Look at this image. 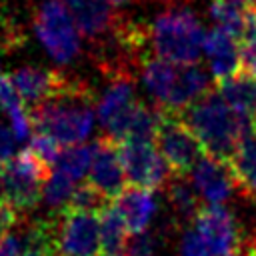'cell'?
<instances>
[{
    "label": "cell",
    "mask_w": 256,
    "mask_h": 256,
    "mask_svg": "<svg viewBox=\"0 0 256 256\" xmlns=\"http://www.w3.org/2000/svg\"><path fill=\"white\" fill-rule=\"evenodd\" d=\"M180 114L196 132L204 150L226 162L246 130L252 128V120L228 104L220 92H206Z\"/></svg>",
    "instance_id": "cell-1"
},
{
    "label": "cell",
    "mask_w": 256,
    "mask_h": 256,
    "mask_svg": "<svg viewBox=\"0 0 256 256\" xmlns=\"http://www.w3.org/2000/svg\"><path fill=\"white\" fill-rule=\"evenodd\" d=\"M92 94L82 84L72 80L68 88L56 96L32 106L30 116L34 128L50 134L62 146H74L84 142L94 126Z\"/></svg>",
    "instance_id": "cell-2"
},
{
    "label": "cell",
    "mask_w": 256,
    "mask_h": 256,
    "mask_svg": "<svg viewBox=\"0 0 256 256\" xmlns=\"http://www.w3.org/2000/svg\"><path fill=\"white\" fill-rule=\"evenodd\" d=\"M204 30L190 10H168L148 26L154 54L178 66L196 64L204 52Z\"/></svg>",
    "instance_id": "cell-3"
},
{
    "label": "cell",
    "mask_w": 256,
    "mask_h": 256,
    "mask_svg": "<svg viewBox=\"0 0 256 256\" xmlns=\"http://www.w3.org/2000/svg\"><path fill=\"white\" fill-rule=\"evenodd\" d=\"M52 168L46 166L30 148L12 156L0 166V194L14 210H28L44 196V184Z\"/></svg>",
    "instance_id": "cell-4"
},
{
    "label": "cell",
    "mask_w": 256,
    "mask_h": 256,
    "mask_svg": "<svg viewBox=\"0 0 256 256\" xmlns=\"http://www.w3.org/2000/svg\"><path fill=\"white\" fill-rule=\"evenodd\" d=\"M78 24L64 0H44L34 12V32L42 48L58 64L72 62L80 52Z\"/></svg>",
    "instance_id": "cell-5"
},
{
    "label": "cell",
    "mask_w": 256,
    "mask_h": 256,
    "mask_svg": "<svg viewBox=\"0 0 256 256\" xmlns=\"http://www.w3.org/2000/svg\"><path fill=\"white\" fill-rule=\"evenodd\" d=\"M158 108H160V122L156 132L158 150L162 152L174 174L186 176L188 172H192L196 162L206 154V150L180 112L162 106Z\"/></svg>",
    "instance_id": "cell-6"
},
{
    "label": "cell",
    "mask_w": 256,
    "mask_h": 256,
    "mask_svg": "<svg viewBox=\"0 0 256 256\" xmlns=\"http://www.w3.org/2000/svg\"><path fill=\"white\" fill-rule=\"evenodd\" d=\"M54 226L58 256H102L100 218L96 212L62 208Z\"/></svg>",
    "instance_id": "cell-7"
},
{
    "label": "cell",
    "mask_w": 256,
    "mask_h": 256,
    "mask_svg": "<svg viewBox=\"0 0 256 256\" xmlns=\"http://www.w3.org/2000/svg\"><path fill=\"white\" fill-rule=\"evenodd\" d=\"M120 160L126 180L142 188H162L170 180V166L154 142L146 140H122L118 142Z\"/></svg>",
    "instance_id": "cell-8"
},
{
    "label": "cell",
    "mask_w": 256,
    "mask_h": 256,
    "mask_svg": "<svg viewBox=\"0 0 256 256\" xmlns=\"http://www.w3.org/2000/svg\"><path fill=\"white\" fill-rule=\"evenodd\" d=\"M138 106L132 76H114L98 100V120L106 136L116 142L126 140Z\"/></svg>",
    "instance_id": "cell-9"
},
{
    "label": "cell",
    "mask_w": 256,
    "mask_h": 256,
    "mask_svg": "<svg viewBox=\"0 0 256 256\" xmlns=\"http://www.w3.org/2000/svg\"><path fill=\"white\" fill-rule=\"evenodd\" d=\"M88 182L94 184L108 200L116 198L126 188V174L120 160L118 142L112 140L110 136H102L94 142Z\"/></svg>",
    "instance_id": "cell-10"
},
{
    "label": "cell",
    "mask_w": 256,
    "mask_h": 256,
    "mask_svg": "<svg viewBox=\"0 0 256 256\" xmlns=\"http://www.w3.org/2000/svg\"><path fill=\"white\" fill-rule=\"evenodd\" d=\"M196 232L204 238L214 256H228L238 246V226L232 212L220 204L200 206L196 218Z\"/></svg>",
    "instance_id": "cell-11"
},
{
    "label": "cell",
    "mask_w": 256,
    "mask_h": 256,
    "mask_svg": "<svg viewBox=\"0 0 256 256\" xmlns=\"http://www.w3.org/2000/svg\"><path fill=\"white\" fill-rule=\"evenodd\" d=\"M192 182L206 204H224L236 188L228 162L208 152L192 168Z\"/></svg>",
    "instance_id": "cell-12"
},
{
    "label": "cell",
    "mask_w": 256,
    "mask_h": 256,
    "mask_svg": "<svg viewBox=\"0 0 256 256\" xmlns=\"http://www.w3.org/2000/svg\"><path fill=\"white\" fill-rule=\"evenodd\" d=\"M12 80L18 88L20 96L24 98V102L30 106H36V104L56 96L58 92L68 88V84L72 82V80L64 78L60 72L40 68V66H22L12 74Z\"/></svg>",
    "instance_id": "cell-13"
},
{
    "label": "cell",
    "mask_w": 256,
    "mask_h": 256,
    "mask_svg": "<svg viewBox=\"0 0 256 256\" xmlns=\"http://www.w3.org/2000/svg\"><path fill=\"white\" fill-rule=\"evenodd\" d=\"M80 32L90 40H100L114 30L118 18L110 0H64Z\"/></svg>",
    "instance_id": "cell-14"
},
{
    "label": "cell",
    "mask_w": 256,
    "mask_h": 256,
    "mask_svg": "<svg viewBox=\"0 0 256 256\" xmlns=\"http://www.w3.org/2000/svg\"><path fill=\"white\" fill-rule=\"evenodd\" d=\"M114 206L120 210L128 232L132 234H140L146 232V228L150 226L154 214H156V200L152 196L150 188H142V186H126L116 198H114Z\"/></svg>",
    "instance_id": "cell-15"
},
{
    "label": "cell",
    "mask_w": 256,
    "mask_h": 256,
    "mask_svg": "<svg viewBox=\"0 0 256 256\" xmlns=\"http://www.w3.org/2000/svg\"><path fill=\"white\" fill-rule=\"evenodd\" d=\"M204 54L210 60V72L216 80L228 78L242 68L238 38L218 26L204 36Z\"/></svg>",
    "instance_id": "cell-16"
},
{
    "label": "cell",
    "mask_w": 256,
    "mask_h": 256,
    "mask_svg": "<svg viewBox=\"0 0 256 256\" xmlns=\"http://www.w3.org/2000/svg\"><path fill=\"white\" fill-rule=\"evenodd\" d=\"M228 166L232 170L236 188L240 192L256 202V130L254 126L246 130V134L240 138L234 154L228 160Z\"/></svg>",
    "instance_id": "cell-17"
},
{
    "label": "cell",
    "mask_w": 256,
    "mask_h": 256,
    "mask_svg": "<svg viewBox=\"0 0 256 256\" xmlns=\"http://www.w3.org/2000/svg\"><path fill=\"white\" fill-rule=\"evenodd\" d=\"M178 74H180L178 64H172V62L162 60L158 56L150 58V60H144L142 82H144V88L156 100L158 106L168 108L170 98H172L174 88H176V82H178Z\"/></svg>",
    "instance_id": "cell-18"
},
{
    "label": "cell",
    "mask_w": 256,
    "mask_h": 256,
    "mask_svg": "<svg viewBox=\"0 0 256 256\" xmlns=\"http://www.w3.org/2000/svg\"><path fill=\"white\" fill-rule=\"evenodd\" d=\"M216 90L238 112L246 114L252 122L256 120V76L254 74L240 68L232 76L216 80Z\"/></svg>",
    "instance_id": "cell-19"
},
{
    "label": "cell",
    "mask_w": 256,
    "mask_h": 256,
    "mask_svg": "<svg viewBox=\"0 0 256 256\" xmlns=\"http://www.w3.org/2000/svg\"><path fill=\"white\" fill-rule=\"evenodd\" d=\"M208 88H210L208 74L200 66H196V64L180 66L178 82H176L174 94L170 98L168 110L182 112L186 106H190L192 102H196L198 98H202L208 92Z\"/></svg>",
    "instance_id": "cell-20"
},
{
    "label": "cell",
    "mask_w": 256,
    "mask_h": 256,
    "mask_svg": "<svg viewBox=\"0 0 256 256\" xmlns=\"http://www.w3.org/2000/svg\"><path fill=\"white\" fill-rule=\"evenodd\" d=\"M100 240H102V256H122L128 244V226L120 214V210L112 204H106L100 212Z\"/></svg>",
    "instance_id": "cell-21"
},
{
    "label": "cell",
    "mask_w": 256,
    "mask_h": 256,
    "mask_svg": "<svg viewBox=\"0 0 256 256\" xmlns=\"http://www.w3.org/2000/svg\"><path fill=\"white\" fill-rule=\"evenodd\" d=\"M198 190L192 188V184H188L184 180V176H178L168 180V200L172 204V208L176 210L178 216L182 218H196L198 210H200V200H198Z\"/></svg>",
    "instance_id": "cell-22"
},
{
    "label": "cell",
    "mask_w": 256,
    "mask_h": 256,
    "mask_svg": "<svg viewBox=\"0 0 256 256\" xmlns=\"http://www.w3.org/2000/svg\"><path fill=\"white\" fill-rule=\"evenodd\" d=\"M74 188H76V178L64 172L62 168L54 166L44 184V200L50 208H66Z\"/></svg>",
    "instance_id": "cell-23"
},
{
    "label": "cell",
    "mask_w": 256,
    "mask_h": 256,
    "mask_svg": "<svg viewBox=\"0 0 256 256\" xmlns=\"http://www.w3.org/2000/svg\"><path fill=\"white\" fill-rule=\"evenodd\" d=\"M92 154H94V144H74V146H66V150L60 154L58 162L54 166L62 168L64 172H68L70 176H74L76 180H80L92 164Z\"/></svg>",
    "instance_id": "cell-24"
},
{
    "label": "cell",
    "mask_w": 256,
    "mask_h": 256,
    "mask_svg": "<svg viewBox=\"0 0 256 256\" xmlns=\"http://www.w3.org/2000/svg\"><path fill=\"white\" fill-rule=\"evenodd\" d=\"M106 204H110V200L94 184L84 182V184L74 188L66 208H70V210H86V212H100Z\"/></svg>",
    "instance_id": "cell-25"
},
{
    "label": "cell",
    "mask_w": 256,
    "mask_h": 256,
    "mask_svg": "<svg viewBox=\"0 0 256 256\" xmlns=\"http://www.w3.org/2000/svg\"><path fill=\"white\" fill-rule=\"evenodd\" d=\"M60 142L56 140V138H52L50 134H46V132H40V130H36L32 136H30V144H28V148L46 164V166H50V168H54V164L58 162V158H60Z\"/></svg>",
    "instance_id": "cell-26"
},
{
    "label": "cell",
    "mask_w": 256,
    "mask_h": 256,
    "mask_svg": "<svg viewBox=\"0 0 256 256\" xmlns=\"http://www.w3.org/2000/svg\"><path fill=\"white\" fill-rule=\"evenodd\" d=\"M0 108L8 116L24 110V98L20 96L12 76H6V74H0Z\"/></svg>",
    "instance_id": "cell-27"
},
{
    "label": "cell",
    "mask_w": 256,
    "mask_h": 256,
    "mask_svg": "<svg viewBox=\"0 0 256 256\" xmlns=\"http://www.w3.org/2000/svg\"><path fill=\"white\" fill-rule=\"evenodd\" d=\"M180 256H214L198 232L188 230L180 242Z\"/></svg>",
    "instance_id": "cell-28"
},
{
    "label": "cell",
    "mask_w": 256,
    "mask_h": 256,
    "mask_svg": "<svg viewBox=\"0 0 256 256\" xmlns=\"http://www.w3.org/2000/svg\"><path fill=\"white\" fill-rule=\"evenodd\" d=\"M122 256H154V240L150 234L140 232L128 238L126 250Z\"/></svg>",
    "instance_id": "cell-29"
},
{
    "label": "cell",
    "mask_w": 256,
    "mask_h": 256,
    "mask_svg": "<svg viewBox=\"0 0 256 256\" xmlns=\"http://www.w3.org/2000/svg\"><path fill=\"white\" fill-rule=\"evenodd\" d=\"M16 136L12 132V128H6L4 124H0V166L4 162H8L14 154V144H16Z\"/></svg>",
    "instance_id": "cell-30"
},
{
    "label": "cell",
    "mask_w": 256,
    "mask_h": 256,
    "mask_svg": "<svg viewBox=\"0 0 256 256\" xmlns=\"http://www.w3.org/2000/svg\"><path fill=\"white\" fill-rule=\"evenodd\" d=\"M16 212L18 210H14L10 204H6L4 200L0 202V240H2V236L10 230V228H14V224H16Z\"/></svg>",
    "instance_id": "cell-31"
},
{
    "label": "cell",
    "mask_w": 256,
    "mask_h": 256,
    "mask_svg": "<svg viewBox=\"0 0 256 256\" xmlns=\"http://www.w3.org/2000/svg\"><path fill=\"white\" fill-rule=\"evenodd\" d=\"M16 42V28L8 26L2 18H0V50L4 46H14Z\"/></svg>",
    "instance_id": "cell-32"
},
{
    "label": "cell",
    "mask_w": 256,
    "mask_h": 256,
    "mask_svg": "<svg viewBox=\"0 0 256 256\" xmlns=\"http://www.w3.org/2000/svg\"><path fill=\"white\" fill-rule=\"evenodd\" d=\"M246 256H256V234H254V236H250V240H248Z\"/></svg>",
    "instance_id": "cell-33"
},
{
    "label": "cell",
    "mask_w": 256,
    "mask_h": 256,
    "mask_svg": "<svg viewBox=\"0 0 256 256\" xmlns=\"http://www.w3.org/2000/svg\"><path fill=\"white\" fill-rule=\"evenodd\" d=\"M236 4L244 6V8H250V6H256V0H234Z\"/></svg>",
    "instance_id": "cell-34"
},
{
    "label": "cell",
    "mask_w": 256,
    "mask_h": 256,
    "mask_svg": "<svg viewBox=\"0 0 256 256\" xmlns=\"http://www.w3.org/2000/svg\"><path fill=\"white\" fill-rule=\"evenodd\" d=\"M152 2H162V4H178V2H184V0H152Z\"/></svg>",
    "instance_id": "cell-35"
},
{
    "label": "cell",
    "mask_w": 256,
    "mask_h": 256,
    "mask_svg": "<svg viewBox=\"0 0 256 256\" xmlns=\"http://www.w3.org/2000/svg\"><path fill=\"white\" fill-rule=\"evenodd\" d=\"M110 2H112V4H114V6H118V4H124V2H126V0H110Z\"/></svg>",
    "instance_id": "cell-36"
},
{
    "label": "cell",
    "mask_w": 256,
    "mask_h": 256,
    "mask_svg": "<svg viewBox=\"0 0 256 256\" xmlns=\"http://www.w3.org/2000/svg\"><path fill=\"white\" fill-rule=\"evenodd\" d=\"M228 256H240V254H234V252H232V254H228Z\"/></svg>",
    "instance_id": "cell-37"
},
{
    "label": "cell",
    "mask_w": 256,
    "mask_h": 256,
    "mask_svg": "<svg viewBox=\"0 0 256 256\" xmlns=\"http://www.w3.org/2000/svg\"><path fill=\"white\" fill-rule=\"evenodd\" d=\"M0 202H2V194H0Z\"/></svg>",
    "instance_id": "cell-38"
}]
</instances>
